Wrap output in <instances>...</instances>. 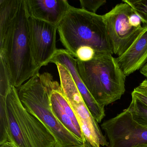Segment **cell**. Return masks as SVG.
<instances>
[{"label": "cell", "instance_id": "11", "mask_svg": "<svg viewBox=\"0 0 147 147\" xmlns=\"http://www.w3.org/2000/svg\"><path fill=\"white\" fill-rule=\"evenodd\" d=\"M50 63H60L67 69L91 114L98 123H100L105 116V107L97 103L82 80L77 69L76 58L66 49H57Z\"/></svg>", "mask_w": 147, "mask_h": 147}, {"label": "cell", "instance_id": "16", "mask_svg": "<svg viewBox=\"0 0 147 147\" xmlns=\"http://www.w3.org/2000/svg\"><path fill=\"white\" fill-rule=\"evenodd\" d=\"M12 86L5 63L0 58V96L7 97Z\"/></svg>", "mask_w": 147, "mask_h": 147}, {"label": "cell", "instance_id": "6", "mask_svg": "<svg viewBox=\"0 0 147 147\" xmlns=\"http://www.w3.org/2000/svg\"><path fill=\"white\" fill-rule=\"evenodd\" d=\"M62 90L73 109L86 140L95 147H108L109 142L91 114L67 69L55 63Z\"/></svg>", "mask_w": 147, "mask_h": 147}, {"label": "cell", "instance_id": "8", "mask_svg": "<svg viewBox=\"0 0 147 147\" xmlns=\"http://www.w3.org/2000/svg\"><path fill=\"white\" fill-rule=\"evenodd\" d=\"M101 126L108 139L107 147H133L147 142V128L136 122L127 108Z\"/></svg>", "mask_w": 147, "mask_h": 147}, {"label": "cell", "instance_id": "7", "mask_svg": "<svg viewBox=\"0 0 147 147\" xmlns=\"http://www.w3.org/2000/svg\"><path fill=\"white\" fill-rule=\"evenodd\" d=\"M133 13L129 5L122 2L103 15L113 54L118 57L126 51L143 30L144 26L136 28L129 24V18Z\"/></svg>", "mask_w": 147, "mask_h": 147}, {"label": "cell", "instance_id": "3", "mask_svg": "<svg viewBox=\"0 0 147 147\" xmlns=\"http://www.w3.org/2000/svg\"><path fill=\"white\" fill-rule=\"evenodd\" d=\"M76 62L82 80L98 104L105 107L121 98L126 76L112 54H96L89 61Z\"/></svg>", "mask_w": 147, "mask_h": 147}, {"label": "cell", "instance_id": "9", "mask_svg": "<svg viewBox=\"0 0 147 147\" xmlns=\"http://www.w3.org/2000/svg\"><path fill=\"white\" fill-rule=\"evenodd\" d=\"M32 53L34 61L41 68L50 63L55 54L57 26L28 17Z\"/></svg>", "mask_w": 147, "mask_h": 147}, {"label": "cell", "instance_id": "1", "mask_svg": "<svg viewBox=\"0 0 147 147\" xmlns=\"http://www.w3.org/2000/svg\"><path fill=\"white\" fill-rule=\"evenodd\" d=\"M62 44L75 57L80 47L88 46L96 54H113L103 15L71 6L57 27Z\"/></svg>", "mask_w": 147, "mask_h": 147}, {"label": "cell", "instance_id": "18", "mask_svg": "<svg viewBox=\"0 0 147 147\" xmlns=\"http://www.w3.org/2000/svg\"><path fill=\"white\" fill-rule=\"evenodd\" d=\"M95 54L96 52L92 48L88 46H84L80 47L77 50L75 58L81 61H89L94 58Z\"/></svg>", "mask_w": 147, "mask_h": 147}, {"label": "cell", "instance_id": "26", "mask_svg": "<svg viewBox=\"0 0 147 147\" xmlns=\"http://www.w3.org/2000/svg\"><path fill=\"white\" fill-rule=\"evenodd\" d=\"M147 147V142L141 144L136 145V146H134V147Z\"/></svg>", "mask_w": 147, "mask_h": 147}, {"label": "cell", "instance_id": "10", "mask_svg": "<svg viewBox=\"0 0 147 147\" xmlns=\"http://www.w3.org/2000/svg\"><path fill=\"white\" fill-rule=\"evenodd\" d=\"M45 73L46 84L49 92V101L52 112L60 123L83 142L86 138L75 114L64 95L61 85L54 81L51 74Z\"/></svg>", "mask_w": 147, "mask_h": 147}, {"label": "cell", "instance_id": "17", "mask_svg": "<svg viewBox=\"0 0 147 147\" xmlns=\"http://www.w3.org/2000/svg\"><path fill=\"white\" fill-rule=\"evenodd\" d=\"M122 2L129 5L134 13L141 18L142 23L147 24V0H123Z\"/></svg>", "mask_w": 147, "mask_h": 147}, {"label": "cell", "instance_id": "20", "mask_svg": "<svg viewBox=\"0 0 147 147\" xmlns=\"http://www.w3.org/2000/svg\"><path fill=\"white\" fill-rule=\"evenodd\" d=\"M131 95L135 96L141 102L147 106V89L140 86L134 88Z\"/></svg>", "mask_w": 147, "mask_h": 147}, {"label": "cell", "instance_id": "5", "mask_svg": "<svg viewBox=\"0 0 147 147\" xmlns=\"http://www.w3.org/2000/svg\"><path fill=\"white\" fill-rule=\"evenodd\" d=\"M6 105L10 143L16 147H57L48 128L23 106L13 86L7 96Z\"/></svg>", "mask_w": 147, "mask_h": 147}, {"label": "cell", "instance_id": "24", "mask_svg": "<svg viewBox=\"0 0 147 147\" xmlns=\"http://www.w3.org/2000/svg\"><path fill=\"white\" fill-rule=\"evenodd\" d=\"M94 147L92 145H91L90 143H89L87 141H86V142H85L84 143V144L83 145H81V146H76V147Z\"/></svg>", "mask_w": 147, "mask_h": 147}, {"label": "cell", "instance_id": "15", "mask_svg": "<svg viewBox=\"0 0 147 147\" xmlns=\"http://www.w3.org/2000/svg\"><path fill=\"white\" fill-rule=\"evenodd\" d=\"M127 109L134 120L147 128V106L135 96L131 95V100Z\"/></svg>", "mask_w": 147, "mask_h": 147}, {"label": "cell", "instance_id": "4", "mask_svg": "<svg viewBox=\"0 0 147 147\" xmlns=\"http://www.w3.org/2000/svg\"><path fill=\"white\" fill-rule=\"evenodd\" d=\"M17 89L23 106L48 128L55 138L57 147H76L84 144L63 126L52 112L45 73L38 74Z\"/></svg>", "mask_w": 147, "mask_h": 147}, {"label": "cell", "instance_id": "13", "mask_svg": "<svg viewBox=\"0 0 147 147\" xmlns=\"http://www.w3.org/2000/svg\"><path fill=\"white\" fill-rule=\"evenodd\" d=\"M116 59L126 76L145 65L147 62V24L126 51Z\"/></svg>", "mask_w": 147, "mask_h": 147}, {"label": "cell", "instance_id": "22", "mask_svg": "<svg viewBox=\"0 0 147 147\" xmlns=\"http://www.w3.org/2000/svg\"><path fill=\"white\" fill-rule=\"evenodd\" d=\"M140 73L142 75L147 78V62L140 69Z\"/></svg>", "mask_w": 147, "mask_h": 147}, {"label": "cell", "instance_id": "21", "mask_svg": "<svg viewBox=\"0 0 147 147\" xmlns=\"http://www.w3.org/2000/svg\"><path fill=\"white\" fill-rule=\"evenodd\" d=\"M129 22L131 26L136 28L142 27L141 18L136 13H133L129 18Z\"/></svg>", "mask_w": 147, "mask_h": 147}, {"label": "cell", "instance_id": "19", "mask_svg": "<svg viewBox=\"0 0 147 147\" xmlns=\"http://www.w3.org/2000/svg\"><path fill=\"white\" fill-rule=\"evenodd\" d=\"M80 1L82 9L94 13L106 3L105 0H80Z\"/></svg>", "mask_w": 147, "mask_h": 147}, {"label": "cell", "instance_id": "23", "mask_svg": "<svg viewBox=\"0 0 147 147\" xmlns=\"http://www.w3.org/2000/svg\"><path fill=\"white\" fill-rule=\"evenodd\" d=\"M0 147H16L13 144L7 142L3 144H1Z\"/></svg>", "mask_w": 147, "mask_h": 147}, {"label": "cell", "instance_id": "2", "mask_svg": "<svg viewBox=\"0 0 147 147\" xmlns=\"http://www.w3.org/2000/svg\"><path fill=\"white\" fill-rule=\"evenodd\" d=\"M28 17L24 1L22 0L13 25L0 41V58L5 63L12 86L17 88L39 74L41 68L35 63L32 53Z\"/></svg>", "mask_w": 147, "mask_h": 147}, {"label": "cell", "instance_id": "12", "mask_svg": "<svg viewBox=\"0 0 147 147\" xmlns=\"http://www.w3.org/2000/svg\"><path fill=\"white\" fill-rule=\"evenodd\" d=\"M28 16L58 26L71 6L67 0H24Z\"/></svg>", "mask_w": 147, "mask_h": 147}, {"label": "cell", "instance_id": "25", "mask_svg": "<svg viewBox=\"0 0 147 147\" xmlns=\"http://www.w3.org/2000/svg\"><path fill=\"white\" fill-rule=\"evenodd\" d=\"M140 86L144 88H147V80H144L141 83H140L139 86Z\"/></svg>", "mask_w": 147, "mask_h": 147}, {"label": "cell", "instance_id": "14", "mask_svg": "<svg viewBox=\"0 0 147 147\" xmlns=\"http://www.w3.org/2000/svg\"><path fill=\"white\" fill-rule=\"evenodd\" d=\"M21 2L22 0H0V41L13 25Z\"/></svg>", "mask_w": 147, "mask_h": 147}]
</instances>
